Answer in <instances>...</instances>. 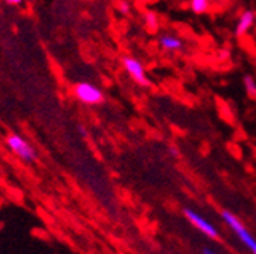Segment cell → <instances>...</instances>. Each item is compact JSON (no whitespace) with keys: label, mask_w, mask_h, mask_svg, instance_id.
I'll use <instances>...</instances> for the list:
<instances>
[{"label":"cell","mask_w":256,"mask_h":254,"mask_svg":"<svg viewBox=\"0 0 256 254\" xmlns=\"http://www.w3.org/2000/svg\"><path fill=\"white\" fill-rule=\"evenodd\" d=\"M124 70L126 72V75L130 76L138 85L140 87H148L150 85V78L145 72V67L140 62L139 58L133 56V55H124L120 58Z\"/></svg>","instance_id":"277c9868"},{"label":"cell","mask_w":256,"mask_h":254,"mask_svg":"<svg viewBox=\"0 0 256 254\" xmlns=\"http://www.w3.org/2000/svg\"><path fill=\"white\" fill-rule=\"evenodd\" d=\"M158 23H160V18H158V14L156 11H146L144 14V24L146 29L156 30L158 27Z\"/></svg>","instance_id":"9c48e42d"},{"label":"cell","mask_w":256,"mask_h":254,"mask_svg":"<svg viewBox=\"0 0 256 254\" xmlns=\"http://www.w3.org/2000/svg\"><path fill=\"white\" fill-rule=\"evenodd\" d=\"M210 6V0H189V8L196 15L206 14Z\"/></svg>","instance_id":"ba28073f"},{"label":"cell","mask_w":256,"mask_h":254,"mask_svg":"<svg viewBox=\"0 0 256 254\" xmlns=\"http://www.w3.org/2000/svg\"><path fill=\"white\" fill-rule=\"evenodd\" d=\"M118 11L122 15H128L132 12V3L128 2V0H119V2H118Z\"/></svg>","instance_id":"8fae6325"},{"label":"cell","mask_w":256,"mask_h":254,"mask_svg":"<svg viewBox=\"0 0 256 254\" xmlns=\"http://www.w3.org/2000/svg\"><path fill=\"white\" fill-rule=\"evenodd\" d=\"M23 2V0H6L8 5H20Z\"/></svg>","instance_id":"4fadbf2b"},{"label":"cell","mask_w":256,"mask_h":254,"mask_svg":"<svg viewBox=\"0 0 256 254\" xmlns=\"http://www.w3.org/2000/svg\"><path fill=\"white\" fill-rule=\"evenodd\" d=\"M221 219L224 221V224L236 235V238L241 241V244L246 248H248L252 254H256V239L247 230V227L242 224V221L230 210H221Z\"/></svg>","instance_id":"6da1fadb"},{"label":"cell","mask_w":256,"mask_h":254,"mask_svg":"<svg viewBox=\"0 0 256 254\" xmlns=\"http://www.w3.org/2000/svg\"><path fill=\"white\" fill-rule=\"evenodd\" d=\"M183 215H184V218H186V219L190 222V224L194 226L200 233H203L204 236H208L209 239H214V241L220 239V232L216 230V227L212 224L210 221H208L204 216H202L198 212H196L194 209L186 207V209L183 210Z\"/></svg>","instance_id":"5b68a950"},{"label":"cell","mask_w":256,"mask_h":254,"mask_svg":"<svg viewBox=\"0 0 256 254\" xmlns=\"http://www.w3.org/2000/svg\"><path fill=\"white\" fill-rule=\"evenodd\" d=\"M242 84H244V90L248 94V98H256V79L252 75H244L242 78Z\"/></svg>","instance_id":"30bf717a"},{"label":"cell","mask_w":256,"mask_h":254,"mask_svg":"<svg viewBox=\"0 0 256 254\" xmlns=\"http://www.w3.org/2000/svg\"><path fill=\"white\" fill-rule=\"evenodd\" d=\"M72 93L75 99L84 105H100L106 99L102 90L88 81H78L76 84H74Z\"/></svg>","instance_id":"3957f363"},{"label":"cell","mask_w":256,"mask_h":254,"mask_svg":"<svg viewBox=\"0 0 256 254\" xmlns=\"http://www.w3.org/2000/svg\"><path fill=\"white\" fill-rule=\"evenodd\" d=\"M157 44L164 52H180L184 49V40L172 32H162L157 38Z\"/></svg>","instance_id":"8992f818"},{"label":"cell","mask_w":256,"mask_h":254,"mask_svg":"<svg viewBox=\"0 0 256 254\" xmlns=\"http://www.w3.org/2000/svg\"><path fill=\"white\" fill-rule=\"evenodd\" d=\"M254 23H256V11L254 9H244L241 12V15L238 17L236 24H235V32H234L235 37L236 38L244 37L254 26Z\"/></svg>","instance_id":"52a82bcc"},{"label":"cell","mask_w":256,"mask_h":254,"mask_svg":"<svg viewBox=\"0 0 256 254\" xmlns=\"http://www.w3.org/2000/svg\"><path fill=\"white\" fill-rule=\"evenodd\" d=\"M202 253H203V254H218L216 251H214V250L209 248V247H204V248L202 250Z\"/></svg>","instance_id":"7c38bea8"},{"label":"cell","mask_w":256,"mask_h":254,"mask_svg":"<svg viewBox=\"0 0 256 254\" xmlns=\"http://www.w3.org/2000/svg\"><path fill=\"white\" fill-rule=\"evenodd\" d=\"M6 146L23 163H36L37 162L38 152L30 145L29 140H26L20 134H16V133L10 134L6 137Z\"/></svg>","instance_id":"7a4b0ae2"}]
</instances>
